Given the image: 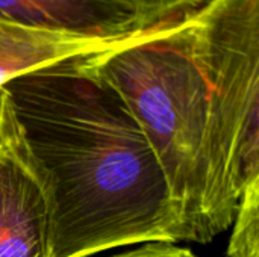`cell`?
<instances>
[{
	"label": "cell",
	"mask_w": 259,
	"mask_h": 257,
	"mask_svg": "<svg viewBox=\"0 0 259 257\" xmlns=\"http://www.w3.org/2000/svg\"><path fill=\"white\" fill-rule=\"evenodd\" d=\"M0 21L106 41L140 33L121 0H0Z\"/></svg>",
	"instance_id": "5"
},
{
	"label": "cell",
	"mask_w": 259,
	"mask_h": 257,
	"mask_svg": "<svg viewBox=\"0 0 259 257\" xmlns=\"http://www.w3.org/2000/svg\"><path fill=\"white\" fill-rule=\"evenodd\" d=\"M229 244L231 257H259V182L241 195Z\"/></svg>",
	"instance_id": "7"
},
{
	"label": "cell",
	"mask_w": 259,
	"mask_h": 257,
	"mask_svg": "<svg viewBox=\"0 0 259 257\" xmlns=\"http://www.w3.org/2000/svg\"><path fill=\"white\" fill-rule=\"evenodd\" d=\"M129 6L140 32L179 21L208 5L211 0H121Z\"/></svg>",
	"instance_id": "8"
},
{
	"label": "cell",
	"mask_w": 259,
	"mask_h": 257,
	"mask_svg": "<svg viewBox=\"0 0 259 257\" xmlns=\"http://www.w3.org/2000/svg\"><path fill=\"white\" fill-rule=\"evenodd\" d=\"M20 139L18 127L9 105L8 94L3 86H0V151L12 147Z\"/></svg>",
	"instance_id": "9"
},
{
	"label": "cell",
	"mask_w": 259,
	"mask_h": 257,
	"mask_svg": "<svg viewBox=\"0 0 259 257\" xmlns=\"http://www.w3.org/2000/svg\"><path fill=\"white\" fill-rule=\"evenodd\" d=\"M50 215L21 139L0 151V257H49Z\"/></svg>",
	"instance_id": "4"
},
{
	"label": "cell",
	"mask_w": 259,
	"mask_h": 257,
	"mask_svg": "<svg viewBox=\"0 0 259 257\" xmlns=\"http://www.w3.org/2000/svg\"><path fill=\"white\" fill-rule=\"evenodd\" d=\"M188 23L211 94L222 203L235 220L259 182V0H211Z\"/></svg>",
	"instance_id": "3"
},
{
	"label": "cell",
	"mask_w": 259,
	"mask_h": 257,
	"mask_svg": "<svg viewBox=\"0 0 259 257\" xmlns=\"http://www.w3.org/2000/svg\"><path fill=\"white\" fill-rule=\"evenodd\" d=\"M123 41L126 39L106 41L0 21V86L20 74L74 56L105 52Z\"/></svg>",
	"instance_id": "6"
},
{
	"label": "cell",
	"mask_w": 259,
	"mask_h": 257,
	"mask_svg": "<svg viewBox=\"0 0 259 257\" xmlns=\"http://www.w3.org/2000/svg\"><path fill=\"white\" fill-rule=\"evenodd\" d=\"M188 17L88 55L87 62L140 123L165 174L184 241L203 244L234 221L222 203L211 94Z\"/></svg>",
	"instance_id": "2"
},
{
	"label": "cell",
	"mask_w": 259,
	"mask_h": 257,
	"mask_svg": "<svg viewBox=\"0 0 259 257\" xmlns=\"http://www.w3.org/2000/svg\"><path fill=\"white\" fill-rule=\"evenodd\" d=\"M111 257H196L190 250L173 245L171 242H147L140 248Z\"/></svg>",
	"instance_id": "10"
},
{
	"label": "cell",
	"mask_w": 259,
	"mask_h": 257,
	"mask_svg": "<svg viewBox=\"0 0 259 257\" xmlns=\"http://www.w3.org/2000/svg\"><path fill=\"white\" fill-rule=\"evenodd\" d=\"M87 56L2 85L26 159L47 198L49 257L184 241L178 208L150 142Z\"/></svg>",
	"instance_id": "1"
}]
</instances>
